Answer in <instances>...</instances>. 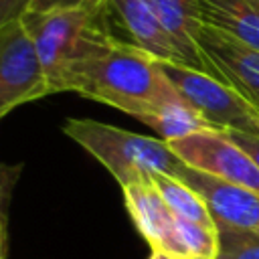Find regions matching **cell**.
Masks as SVG:
<instances>
[{
  "label": "cell",
  "instance_id": "obj_15",
  "mask_svg": "<svg viewBox=\"0 0 259 259\" xmlns=\"http://www.w3.org/2000/svg\"><path fill=\"white\" fill-rule=\"evenodd\" d=\"M176 231L188 259H219L221 235L217 227L176 219Z\"/></svg>",
  "mask_w": 259,
  "mask_h": 259
},
{
  "label": "cell",
  "instance_id": "obj_18",
  "mask_svg": "<svg viewBox=\"0 0 259 259\" xmlns=\"http://www.w3.org/2000/svg\"><path fill=\"white\" fill-rule=\"evenodd\" d=\"M30 2L32 0H0V24L20 18L28 10Z\"/></svg>",
  "mask_w": 259,
  "mask_h": 259
},
{
  "label": "cell",
  "instance_id": "obj_10",
  "mask_svg": "<svg viewBox=\"0 0 259 259\" xmlns=\"http://www.w3.org/2000/svg\"><path fill=\"white\" fill-rule=\"evenodd\" d=\"M107 16H113L127 34V45L148 53L160 63L182 65L180 53L162 26L150 0H105Z\"/></svg>",
  "mask_w": 259,
  "mask_h": 259
},
{
  "label": "cell",
  "instance_id": "obj_5",
  "mask_svg": "<svg viewBox=\"0 0 259 259\" xmlns=\"http://www.w3.org/2000/svg\"><path fill=\"white\" fill-rule=\"evenodd\" d=\"M51 93L38 49L22 16L0 24V115Z\"/></svg>",
  "mask_w": 259,
  "mask_h": 259
},
{
  "label": "cell",
  "instance_id": "obj_20",
  "mask_svg": "<svg viewBox=\"0 0 259 259\" xmlns=\"http://www.w3.org/2000/svg\"><path fill=\"white\" fill-rule=\"evenodd\" d=\"M148 259H178V257H172V255H168V253H160V251H152Z\"/></svg>",
  "mask_w": 259,
  "mask_h": 259
},
{
  "label": "cell",
  "instance_id": "obj_12",
  "mask_svg": "<svg viewBox=\"0 0 259 259\" xmlns=\"http://www.w3.org/2000/svg\"><path fill=\"white\" fill-rule=\"evenodd\" d=\"M194 8L202 24L259 51V10L249 0H194Z\"/></svg>",
  "mask_w": 259,
  "mask_h": 259
},
{
  "label": "cell",
  "instance_id": "obj_2",
  "mask_svg": "<svg viewBox=\"0 0 259 259\" xmlns=\"http://www.w3.org/2000/svg\"><path fill=\"white\" fill-rule=\"evenodd\" d=\"M63 91L107 103L127 115L148 103L180 97L162 73L160 61L119 40L109 53L75 67L63 81Z\"/></svg>",
  "mask_w": 259,
  "mask_h": 259
},
{
  "label": "cell",
  "instance_id": "obj_9",
  "mask_svg": "<svg viewBox=\"0 0 259 259\" xmlns=\"http://www.w3.org/2000/svg\"><path fill=\"white\" fill-rule=\"evenodd\" d=\"M123 190L125 208L136 229L152 251L168 253L178 259H188L176 231V217L158 192L152 180L130 184Z\"/></svg>",
  "mask_w": 259,
  "mask_h": 259
},
{
  "label": "cell",
  "instance_id": "obj_4",
  "mask_svg": "<svg viewBox=\"0 0 259 259\" xmlns=\"http://www.w3.org/2000/svg\"><path fill=\"white\" fill-rule=\"evenodd\" d=\"M162 73L180 97L219 132L259 134V111L217 77L176 63H160Z\"/></svg>",
  "mask_w": 259,
  "mask_h": 259
},
{
  "label": "cell",
  "instance_id": "obj_7",
  "mask_svg": "<svg viewBox=\"0 0 259 259\" xmlns=\"http://www.w3.org/2000/svg\"><path fill=\"white\" fill-rule=\"evenodd\" d=\"M194 36L206 73L233 87L259 111V51L202 22Z\"/></svg>",
  "mask_w": 259,
  "mask_h": 259
},
{
  "label": "cell",
  "instance_id": "obj_13",
  "mask_svg": "<svg viewBox=\"0 0 259 259\" xmlns=\"http://www.w3.org/2000/svg\"><path fill=\"white\" fill-rule=\"evenodd\" d=\"M150 4L158 14L162 26L170 34L174 47L178 49L182 65L206 73V65L194 36L200 22L196 16L194 0H150Z\"/></svg>",
  "mask_w": 259,
  "mask_h": 259
},
{
  "label": "cell",
  "instance_id": "obj_21",
  "mask_svg": "<svg viewBox=\"0 0 259 259\" xmlns=\"http://www.w3.org/2000/svg\"><path fill=\"white\" fill-rule=\"evenodd\" d=\"M249 2H251V4H253L257 10H259V0H249Z\"/></svg>",
  "mask_w": 259,
  "mask_h": 259
},
{
  "label": "cell",
  "instance_id": "obj_11",
  "mask_svg": "<svg viewBox=\"0 0 259 259\" xmlns=\"http://www.w3.org/2000/svg\"><path fill=\"white\" fill-rule=\"evenodd\" d=\"M132 117L156 130L160 140L174 142L202 132H219L212 123H208L194 107H190L182 97L166 99L160 103H148L138 107Z\"/></svg>",
  "mask_w": 259,
  "mask_h": 259
},
{
  "label": "cell",
  "instance_id": "obj_6",
  "mask_svg": "<svg viewBox=\"0 0 259 259\" xmlns=\"http://www.w3.org/2000/svg\"><path fill=\"white\" fill-rule=\"evenodd\" d=\"M178 160L202 174L259 192V166L225 132H202L168 142Z\"/></svg>",
  "mask_w": 259,
  "mask_h": 259
},
{
  "label": "cell",
  "instance_id": "obj_1",
  "mask_svg": "<svg viewBox=\"0 0 259 259\" xmlns=\"http://www.w3.org/2000/svg\"><path fill=\"white\" fill-rule=\"evenodd\" d=\"M22 20L34 38L53 93L63 91V81L75 67L109 53L119 42L111 32L105 0L49 12H24Z\"/></svg>",
  "mask_w": 259,
  "mask_h": 259
},
{
  "label": "cell",
  "instance_id": "obj_17",
  "mask_svg": "<svg viewBox=\"0 0 259 259\" xmlns=\"http://www.w3.org/2000/svg\"><path fill=\"white\" fill-rule=\"evenodd\" d=\"M241 150H245L253 162L259 166V134H249V132H237V130H231V132H225Z\"/></svg>",
  "mask_w": 259,
  "mask_h": 259
},
{
  "label": "cell",
  "instance_id": "obj_8",
  "mask_svg": "<svg viewBox=\"0 0 259 259\" xmlns=\"http://www.w3.org/2000/svg\"><path fill=\"white\" fill-rule=\"evenodd\" d=\"M206 202L217 225L259 237V192L182 166L178 176Z\"/></svg>",
  "mask_w": 259,
  "mask_h": 259
},
{
  "label": "cell",
  "instance_id": "obj_14",
  "mask_svg": "<svg viewBox=\"0 0 259 259\" xmlns=\"http://www.w3.org/2000/svg\"><path fill=\"white\" fill-rule=\"evenodd\" d=\"M152 182L156 184L158 192L162 194V198L166 200V204L170 206V210L174 212L176 219L200 223L206 227H217L204 198L192 186H188L184 180L170 176V174H154Z\"/></svg>",
  "mask_w": 259,
  "mask_h": 259
},
{
  "label": "cell",
  "instance_id": "obj_19",
  "mask_svg": "<svg viewBox=\"0 0 259 259\" xmlns=\"http://www.w3.org/2000/svg\"><path fill=\"white\" fill-rule=\"evenodd\" d=\"M85 2H89V0H32L26 12H49V10H57V8L79 6Z\"/></svg>",
  "mask_w": 259,
  "mask_h": 259
},
{
  "label": "cell",
  "instance_id": "obj_3",
  "mask_svg": "<svg viewBox=\"0 0 259 259\" xmlns=\"http://www.w3.org/2000/svg\"><path fill=\"white\" fill-rule=\"evenodd\" d=\"M63 134L101 162L121 188L152 180L154 174L178 176L184 166L168 142L95 119H67Z\"/></svg>",
  "mask_w": 259,
  "mask_h": 259
},
{
  "label": "cell",
  "instance_id": "obj_16",
  "mask_svg": "<svg viewBox=\"0 0 259 259\" xmlns=\"http://www.w3.org/2000/svg\"><path fill=\"white\" fill-rule=\"evenodd\" d=\"M221 235L219 259H259V237L217 225Z\"/></svg>",
  "mask_w": 259,
  "mask_h": 259
}]
</instances>
